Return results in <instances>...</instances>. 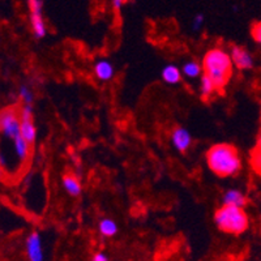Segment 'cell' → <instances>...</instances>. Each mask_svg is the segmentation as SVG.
Masks as SVG:
<instances>
[{
  "label": "cell",
  "mask_w": 261,
  "mask_h": 261,
  "mask_svg": "<svg viewBox=\"0 0 261 261\" xmlns=\"http://www.w3.org/2000/svg\"><path fill=\"white\" fill-rule=\"evenodd\" d=\"M205 160L209 170L220 178H231L242 169V158L239 151L231 144H214L206 151Z\"/></svg>",
  "instance_id": "1"
},
{
  "label": "cell",
  "mask_w": 261,
  "mask_h": 261,
  "mask_svg": "<svg viewBox=\"0 0 261 261\" xmlns=\"http://www.w3.org/2000/svg\"><path fill=\"white\" fill-rule=\"evenodd\" d=\"M0 135L11 141L21 136L20 109L8 106L0 110Z\"/></svg>",
  "instance_id": "4"
},
{
  "label": "cell",
  "mask_w": 261,
  "mask_h": 261,
  "mask_svg": "<svg viewBox=\"0 0 261 261\" xmlns=\"http://www.w3.org/2000/svg\"><path fill=\"white\" fill-rule=\"evenodd\" d=\"M25 252L29 261H45L43 242L38 231H32L25 241Z\"/></svg>",
  "instance_id": "7"
},
{
  "label": "cell",
  "mask_w": 261,
  "mask_h": 261,
  "mask_svg": "<svg viewBox=\"0 0 261 261\" xmlns=\"http://www.w3.org/2000/svg\"><path fill=\"white\" fill-rule=\"evenodd\" d=\"M20 129L22 139L33 146L37 141V127L33 118V106L24 105L20 109Z\"/></svg>",
  "instance_id": "5"
},
{
  "label": "cell",
  "mask_w": 261,
  "mask_h": 261,
  "mask_svg": "<svg viewBox=\"0 0 261 261\" xmlns=\"http://www.w3.org/2000/svg\"><path fill=\"white\" fill-rule=\"evenodd\" d=\"M214 223L220 231L241 235L248 228L249 218L243 208L222 205L214 212Z\"/></svg>",
  "instance_id": "3"
},
{
  "label": "cell",
  "mask_w": 261,
  "mask_h": 261,
  "mask_svg": "<svg viewBox=\"0 0 261 261\" xmlns=\"http://www.w3.org/2000/svg\"><path fill=\"white\" fill-rule=\"evenodd\" d=\"M251 34H252V38L255 39V42H257L258 45H261V21L255 22V24L252 25Z\"/></svg>",
  "instance_id": "19"
},
{
  "label": "cell",
  "mask_w": 261,
  "mask_h": 261,
  "mask_svg": "<svg viewBox=\"0 0 261 261\" xmlns=\"http://www.w3.org/2000/svg\"><path fill=\"white\" fill-rule=\"evenodd\" d=\"M251 166L256 174L261 175V136L258 137L255 148L251 151Z\"/></svg>",
  "instance_id": "17"
},
{
  "label": "cell",
  "mask_w": 261,
  "mask_h": 261,
  "mask_svg": "<svg viewBox=\"0 0 261 261\" xmlns=\"http://www.w3.org/2000/svg\"><path fill=\"white\" fill-rule=\"evenodd\" d=\"M28 6L30 9V24H32L33 34L37 39L45 38L47 34L45 20L42 15L41 0H28Z\"/></svg>",
  "instance_id": "6"
},
{
  "label": "cell",
  "mask_w": 261,
  "mask_h": 261,
  "mask_svg": "<svg viewBox=\"0 0 261 261\" xmlns=\"http://www.w3.org/2000/svg\"><path fill=\"white\" fill-rule=\"evenodd\" d=\"M62 186L65 192L72 197H79L83 192V184H81L80 178L73 172H65L62 178Z\"/></svg>",
  "instance_id": "11"
},
{
  "label": "cell",
  "mask_w": 261,
  "mask_h": 261,
  "mask_svg": "<svg viewBox=\"0 0 261 261\" xmlns=\"http://www.w3.org/2000/svg\"><path fill=\"white\" fill-rule=\"evenodd\" d=\"M181 69L175 64H167L163 67L162 72H161V77H162L163 83L167 85H178L181 81Z\"/></svg>",
  "instance_id": "13"
},
{
  "label": "cell",
  "mask_w": 261,
  "mask_h": 261,
  "mask_svg": "<svg viewBox=\"0 0 261 261\" xmlns=\"http://www.w3.org/2000/svg\"><path fill=\"white\" fill-rule=\"evenodd\" d=\"M201 65L202 73L213 81L214 85L217 86V90L221 92L225 89L231 79L232 67H234L230 54L220 47L211 48L205 53Z\"/></svg>",
  "instance_id": "2"
},
{
  "label": "cell",
  "mask_w": 261,
  "mask_h": 261,
  "mask_svg": "<svg viewBox=\"0 0 261 261\" xmlns=\"http://www.w3.org/2000/svg\"><path fill=\"white\" fill-rule=\"evenodd\" d=\"M93 71H94L95 77L102 83L111 81L115 76V67L113 63L107 59H99L93 65Z\"/></svg>",
  "instance_id": "10"
},
{
  "label": "cell",
  "mask_w": 261,
  "mask_h": 261,
  "mask_svg": "<svg viewBox=\"0 0 261 261\" xmlns=\"http://www.w3.org/2000/svg\"><path fill=\"white\" fill-rule=\"evenodd\" d=\"M216 92H218V90H217V86L214 85L213 81L202 73V76L200 77V95H201L202 99H209Z\"/></svg>",
  "instance_id": "16"
},
{
  "label": "cell",
  "mask_w": 261,
  "mask_h": 261,
  "mask_svg": "<svg viewBox=\"0 0 261 261\" xmlns=\"http://www.w3.org/2000/svg\"><path fill=\"white\" fill-rule=\"evenodd\" d=\"M170 139H171L172 146L175 148V150L181 153V154H186V153L190 150V148L192 146L193 143L192 135H191L190 130L186 127H181V125L175 127L171 130V136H170Z\"/></svg>",
  "instance_id": "8"
},
{
  "label": "cell",
  "mask_w": 261,
  "mask_h": 261,
  "mask_svg": "<svg viewBox=\"0 0 261 261\" xmlns=\"http://www.w3.org/2000/svg\"><path fill=\"white\" fill-rule=\"evenodd\" d=\"M119 226L115 222V220L113 218H109V217H105L101 218L99 222H98V232L102 235L103 238H113L118 234Z\"/></svg>",
  "instance_id": "14"
},
{
  "label": "cell",
  "mask_w": 261,
  "mask_h": 261,
  "mask_svg": "<svg viewBox=\"0 0 261 261\" xmlns=\"http://www.w3.org/2000/svg\"><path fill=\"white\" fill-rule=\"evenodd\" d=\"M125 0H113V7L115 11H120Z\"/></svg>",
  "instance_id": "22"
},
{
  "label": "cell",
  "mask_w": 261,
  "mask_h": 261,
  "mask_svg": "<svg viewBox=\"0 0 261 261\" xmlns=\"http://www.w3.org/2000/svg\"><path fill=\"white\" fill-rule=\"evenodd\" d=\"M230 58L232 60V64L241 71H249L253 68L255 62H253V57L251 55L248 50H246L242 46H232L230 50Z\"/></svg>",
  "instance_id": "9"
},
{
  "label": "cell",
  "mask_w": 261,
  "mask_h": 261,
  "mask_svg": "<svg viewBox=\"0 0 261 261\" xmlns=\"http://www.w3.org/2000/svg\"><path fill=\"white\" fill-rule=\"evenodd\" d=\"M205 22V17L204 15H201V13H199V15H196V17L193 18V24H192V29L193 30H200L202 28V25H204Z\"/></svg>",
  "instance_id": "20"
},
{
  "label": "cell",
  "mask_w": 261,
  "mask_h": 261,
  "mask_svg": "<svg viewBox=\"0 0 261 261\" xmlns=\"http://www.w3.org/2000/svg\"><path fill=\"white\" fill-rule=\"evenodd\" d=\"M247 204V197L241 190L238 188H230L225 191L222 195V205L227 206H237V208H244Z\"/></svg>",
  "instance_id": "12"
},
{
  "label": "cell",
  "mask_w": 261,
  "mask_h": 261,
  "mask_svg": "<svg viewBox=\"0 0 261 261\" xmlns=\"http://www.w3.org/2000/svg\"><path fill=\"white\" fill-rule=\"evenodd\" d=\"M92 261H110V258H109V255H107L106 252H103V251H98V252H95L94 255H93Z\"/></svg>",
  "instance_id": "21"
},
{
  "label": "cell",
  "mask_w": 261,
  "mask_h": 261,
  "mask_svg": "<svg viewBox=\"0 0 261 261\" xmlns=\"http://www.w3.org/2000/svg\"><path fill=\"white\" fill-rule=\"evenodd\" d=\"M181 74H184V77L190 79V80H195L202 76V65L201 63L196 62V60H188L181 67Z\"/></svg>",
  "instance_id": "15"
},
{
  "label": "cell",
  "mask_w": 261,
  "mask_h": 261,
  "mask_svg": "<svg viewBox=\"0 0 261 261\" xmlns=\"http://www.w3.org/2000/svg\"><path fill=\"white\" fill-rule=\"evenodd\" d=\"M18 97L25 105H32L34 101V94H33L32 89H30L28 85H21L20 89H18Z\"/></svg>",
  "instance_id": "18"
}]
</instances>
